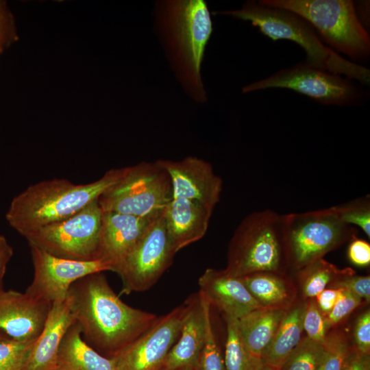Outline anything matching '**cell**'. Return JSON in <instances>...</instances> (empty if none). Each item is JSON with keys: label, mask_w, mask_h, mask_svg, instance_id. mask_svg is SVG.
<instances>
[{"label": "cell", "mask_w": 370, "mask_h": 370, "mask_svg": "<svg viewBox=\"0 0 370 370\" xmlns=\"http://www.w3.org/2000/svg\"><path fill=\"white\" fill-rule=\"evenodd\" d=\"M66 300L83 340L109 358L145 332L158 319L123 302L102 272L75 281Z\"/></svg>", "instance_id": "6da1fadb"}, {"label": "cell", "mask_w": 370, "mask_h": 370, "mask_svg": "<svg viewBox=\"0 0 370 370\" xmlns=\"http://www.w3.org/2000/svg\"><path fill=\"white\" fill-rule=\"evenodd\" d=\"M158 5V28L180 80L195 100L205 101L201 69L212 32L207 4L203 0H169Z\"/></svg>", "instance_id": "7a4b0ae2"}, {"label": "cell", "mask_w": 370, "mask_h": 370, "mask_svg": "<svg viewBox=\"0 0 370 370\" xmlns=\"http://www.w3.org/2000/svg\"><path fill=\"white\" fill-rule=\"evenodd\" d=\"M124 171L125 167L111 169L99 180L85 184L62 178L32 184L12 199L5 219L24 237L76 214L114 184Z\"/></svg>", "instance_id": "3957f363"}, {"label": "cell", "mask_w": 370, "mask_h": 370, "mask_svg": "<svg viewBox=\"0 0 370 370\" xmlns=\"http://www.w3.org/2000/svg\"><path fill=\"white\" fill-rule=\"evenodd\" d=\"M219 13L249 21L273 40L285 39L296 42L305 51L306 62L312 66L369 84V69L342 58L327 47L308 22L290 10L261 1H249L240 9Z\"/></svg>", "instance_id": "277c9868"}, {"label": "cell", "mask_w": 370, "mask_h": 370, "mask_svg": "<svg viewBox=\"0 0 370 370\" xmlns=\"http://www.w3.org/2000/svg\"><path fill=\"white\" fill-rule=\"evenodd\" d=\"M224 270L235 277L264 271L287 273L285 214L267 209L245 217L230 241Z\"/></svg>", "instance_id": "5b68a950"}, {"label": "cell", "mask_w": 370, "mask_h": 370, "mask_svg": "<svg viewBox=\"0 0 370 370\" xmlns=\"http://www.w3.org/2000/svg\"><path fill=\"white\" fill-rule=\"evenodd\" d=\"M290 10L304 18L330 49L353 60H367L370 38L351 0H260Z\"/></svg>", "instance_id": "8992f818"}, {"label": "cell", "mask_w": 370, "mask_h": 370, "mask_svg": "<svg viewBox=\"0 0 370 370\" xmlns=\"http://www.w3.org/2000/svg\"><path fill=\"white\" fill-rule=\"evenodd\" d=\"M173 198L170 175L158 160L125 167L121 178L99 196L98 202L102 211L153 217Z\"/></svg>", "instance_id": "52a82bcc"}, {"label": "cell", "mask_w": 370, "mask_h": 370, "mask_svg": "<svg viewBox=\"0 0 370 370\" xmlns=\"http://www.w3.org/2000/svg\"><path fill=\"white\" fill-rule=\"evenodd\" d=\"M285 231L288 271L295 272L323 258L358 232L343 222L332 207L285 214Z\"/></svg>", "instance_id": "ba28073f"}, {"label": "cell", "mask_w": 370, "mask_h": 370, "mask_svg": "<svg viewBox=\"0 0 370 370\" xmlns=\"http://www.w3.org/2000/svg\"><path fill=\"white\" fill-rule=\"evenodd\" d=\"M102 213L97 199L69 218L24 237L29 247L56 257L79 261L98 260Z\"/></svg>", "instance_id": "9c48e42d"}, {"label": "cell", "mask_w": 370, "mask_h": 370, "mask_svg": "<svg viewBox=\"0 0 370 370\" xmlns=\"http://www.w3.org/2000/svg\"><path fill=\"white\" fill-rule=\"evenodd\" d=\"M271 88L290 89L324 105L349 106L363 97L362 90L350 79L307 62L283 69L267 78L246 85L242 91L247 93Z\"/></svg>", "instance_id": "30bf717a"}, {"label": "cell", "mask_w": 370, "mask_h": 370, "mask_svg": "<svg viewBox=\"0 0 370 370\" xmlns=\"http://www.w3.org/2000/svg\"><path fill=\"white\" fill-rule=\"evenodd\" d=\"M175 254L162 211L152 220L116 269L115 273L123 284L121 293L148 290L169 268Z\"/></svg>", "instance_id": "8fae6325"}, {"label": "cell", "mask_w": 370, "mask_h": 370, "mask_svg": "<svg viewBox=\"0 0 370 370\" xmlns=\"http://www.w3.org/2000/svg\"><path fill=\"white\" fill-rule=\"evenodd\" d=\"M188 309L186 301L156 322L112 358L117 370H161L177 341Z\"/></svg>", "instance_id": "7c38bea8"}, {"label": "cell", "mask_w": 370, "mask_h": 370, "mask_svg": "<svg viewBox=\"0 0 370 370\" xmlns=\"http://www.w3.org/2000/svg\"><path fill=\"white\" fill-rule=\"evenodd\" d=\"M29 247L34 277L25 293L51 304L64 301L69 288L79 279L95 273L111 271L110 265L101 260L65 259L35 247Z\"/></svg>", "instance_id": "4fadbf2b"}, {"label": "cell", "mask_w": 370, "mask_h": 370, "mask_svg": "<svg viewBox=\"0 0 370 370\" xmlns=\"http://www.w3.org/2000/svg\"><path fill=\"white\" fill-rule=\"evenodd\" d=\"M160 162L170 175L173 197L195 200L214 210L220 199L222 180L209 162L195 156Z\"/></svg>", "instance_id": "5bb4252c"}, {"label": "cell", "mask_w": 370, "mask_h": 370, "mask_svg": "<svg viewBox=\"0 0 370 370\" xmlns=\"http://www.w3.org/2000/svg\"><path fill=\"white\" fill-rule=\"evenodd\" d=\"M51 304L14 290L0 293V330L17 341H35L47 319Z\"/></svg>", "instance_id": "9a60e30c"}, {"label": "cell", "mask_w": 370, "mask_h": 370, "mask_svg": "<svg viewBox=\"0 0 370 370\" xmlns=\"http://www.w3.org/2000/svg\"><path fill=\"white\" fill-rule=\"evenodd\" d=\"M156 217L103 211L97 259L108 264L111 271L116 272Z\"/></svg>", "instance_id": "2e32d148"}, {"label": "cell", "mask_w": 370, "mask_h": 370, "mask_svg": "<svg viewBox=\"0 0 370 370\" xmlns=\"http://www.w3.org/2000/svg\"><path fill=\"white\" fill-rule=\"evenodd\" d=\"M186 301L188 309L179 337L169 352L163 369L180 370L195 367L201 352L207 316L212 306L200 291Z\"/></svg>", "instance_id": "e0dca14e"}, {"label": "cell", "mask_w": 370, "mask_h": 370, "mask_svg": "<svg viewBox=\"0 0 370 370\" xmlns=\"http://www.w3.org/2000/svg\"><path fill=\"white\" fill-rule=\"evenodd\" d=\"M199 286L210 305L219 308L224 317L238 319L260 308L240 277L225 270L207 269L199 278Z\"/></svg>", "instance_id": "ac0fdd59"}, {"label": "cell", "mask_w": 370, "mask_h": 370, "mask_svg": "<svg viewBox=\"0 0 370 370\" xmlns=\"http://www.w3.org/2000/svg\"><path fill=\"white\" fill-rule=\"evenodd\" d=\"M213 210L199 201L173 197L163 210L171 243L175 253L206 234Z\"/></svg>", "instance_id": "d6986e66"}, {"label": "cell", "mask_w": 370, "mask_h": 370, "mask_svg": "<svg viewBox=\"0 0 370 370\" xmlns=\"http://www.w3.org/2000/svg\"><path fill=\"white\" fill-rule=\"evenodd\" d=\"M74 321L66 299L53 303L45 326L22 370H56L60 343Z\"/></svg>", "instance_id": "ffe728a7"}, {"label": "cell", "mask_w": 370, "mask_h": 370, "mask_svg": "<svg viewBox=\"0 0 370 370\" xmlns=\"http://www.w3.org/2000/svg\"><path fill=\"white\" fill-rule=\"evenodd\" d=\"M260 308L286 310L297 300V290L287 273L256 272L240 277Z\"/></svg>", "instance_id": "44dd1931"}, {"label": "cell", "mask_w": 370, "mask_h": 370, "mask_svg": "<svg viewBox=\"0 0 370 370\" xmlns=\"http://www.w3.org/2000/svg\"><path fill=\"white\" fill-rule=\"evenodd\" d=\"M56 370H117L114 360L103 356L82 338L74 321L66 332L58 353Z\"/></svg>", "instance_id": "7402d4cb"}, {"label": "cell", "mask_w": 370, "mask_h": 370, "mask_svg": "<svg viewBox=\"0 0 370 370\" xmlns=\"http://www.w3.org/2000/svg\"><path fill=\"white\" fill-rule=\"evenodd\" d=\"M286 310L259 308L238 319V334L249 352L261 358L271 343Z\"/></svg>", "instance_id": "603a6c76"}, {"label": "cell", "mask_w": 370, "mask_h": 370, "mask_svg": "<svg viewBox=\"0 0 370 370\" xmlns=\"http://www.w3.org/2000/svg\"><path fill=\"white\" fill-rule=\"evenodd\" d=\"M306 300H297L284 315L278 329L262 356L264 365L279 369L299 344L304 331L303 320Z\"/></svg>", "instance_id": "cb8c5ba5"}, {"label": "cell", "mask_w": 370, "mask_h": 370, "mask_svg": "<svg viewBox=\"0 0 370 370\" xmlns=\"http://www.w3.org/2000/svg\"><path fill=\"white\" fill-rule=\"evenodd\" d=\"M354 271L351 268L339 269L320 258L296 271L302 299L315 298L332 282Z\"/></svg>", "instance_id": "d4e9b609"}, {"label": "cell", "mask_w": 370, "mask_h": 370, "mask_svg": "<svg viewBox=\"0 0 370 370\" xmlns=\"http://www.w3.org/2000/svg\"><path fill=\"white\" fill-rule=\"evenodd\" d=\"M224 317L227 324L224 358L227 370H262V360L252 355L242 341L236 328V319Z\"/></svg>", "instance_id": "484cf974"}, {"label": "cell", "mask_w": 370, "mask_h": 370, "mask_svg": "<svg viewBox=\"0 0 370 370\" xmlns=\"http://www.w3.org/2000/svg\"><path fill=\"white\" fill-rule=\"evenodd\" d=\"M323 345V354L316 370H342L351 346L346 332L332 329L327 333Z\"/></svg>", "instance_id": "4316f807"}, {"label": "cell", "mask_w": 370, "mask_h": 370, "mask_svg": "<svg viewBox=\"0 0 370 370\" xmlns=\"http://www.w3.org/2000/svg\"><path fill=\"white\" fill-rule=\"evenodd\" d=\"M323 352V343L303 337L280 370H316Z\"/></svg>", "instance_id": "83f0119b"}, {"label": "cell", "mask_w": 370, "mask_h": 370, "mask_svg": "<svg viewBox=\"0 0 370 370\" xmlns=\"http://www.w3.org/2000/svg\"><path fill=\"white\" fill-rule=\"evenodd\" d=\"M338 218L344 223L357 225L370 237V199L366 195L332 206Z\"/></svg>", "instance_id": "f1b7e54d"}, {"label": "cell", "mask_w": 370, "mask_h": 370, "mask_svg": "<svg viewBox=\"0 0 370 370\" xmlns=\"http://www.w3.org/2000/svg\"><path fill=\"white\" fill-rule=\"evenodd\" d=\"M35 341L0 340V370H22Z\"/></svg>", "instance_id": "f546056e"}, {"label": "cell", "mask_w": 370, "mask_h": 370, "mask_svg": "<svg viewBox=\"0 0 370 370\" xmlns=\"http://www.w3.org/2000/svg\"><path fill=\"white\" fill-rule=\"evenodd\" d=\"M195 370H227L212 329L210 312L207 316L204 344Z\"/></svg>", "instance_id": "4dcf8cb0"}, {"label": "cell", "mask_w": 370, "mask_h": 370, "mask_svg": "<svg viewBox=\"0 0 370 370\" xmlns=\"http://www.w3.org/2000/svg\"><path fill=\"white\" fill-rule=\"evenodd\" d=\"M338 289L340 290L339 295L333 308L324 317L328 332L345 320L363 301L354 293L346 290Z\"/></svg>", "instance_id": "1f68e13d"}, {"label": "cell", "mask_w": 370, "mask_h": 370, "mask_svg": "<svg viewBox=\"0 0 370 370\" xmlns=\"http://www.w3.org/2000/svg\"><path fill=\"white\" fill-rule=\"evenodd\" d=\"M303 328L308 338L320 343H323L328 332L326 329L324 317L314 298L306 300Z\"/></svg>", "instance_id": "d6a6232c"}, {"label": "cell", "mask_w": 370, "mask_h": 370, "mask_svg": "<svg viewBox=\"0 0 370 370\" xmlns=\"http://www.w3.org/2000/svg\"><path fill=\"white\" fill-rule=\"evenodd\" d=\"M329 288L348 291L368 303L370 300V277L369 275H356L353 271L332 282Z\"/></svg>", "instance_id": "836d02e7"}, {"label": "cell", "mask_w": 370, "mask_h": 370, "mask_svg": "<svg viewBox=\"0 0 370 370\" xmlns=\"http://www.w3.org/2000/svg\"><path fill=\"white\" fill-rule=\"evenodd\" d=\"M18 39L14 15L6 1L0 0V43L5 49Z\"/></svg>", "instance_id": "e575fe53"}, {"label": "cell", "mask_w": 370, "mask_h": 370, "mask_svg": "<svg viewBox=\"0 0 370 370\" xmlns=\"http://www.w3.org/2000/svg\"><path fill=\"white\" fill-rule=\"evenodd\" d=\"M354 345L362 353H370V312L360 314L354 328Z\"/></svg>", "instance_id": "d590c367"}, {"label": "cell", "mask_w": 370, "mask_h": 370, "mask_svg": "<svg viewBox=\"0 0 370 370\" xmlns=\"http://www.w3.org/2000/svg\"><path fill=\"white\" fill-rule=\"evenodd\" d=\"M349 260L358 267H367L370 264V245L356 237L351 240L347 249Z\"/></svg>", "instance_id": "8d00e7d4"}, {"label": "cell", "mask_w": 370, "mask_h": 370, "mask_svg": "<svg viewBox=\"0 0 370 370\" xmlns=\"http://www.w3.org/2000/svg\"><path fill=\"white\" fill-rule=\"evenodd\" d=\"M342 370H370L369 354L362 353L351 345Z\"/></svg>", "instance_id": "74e56055"}, {"label": "cell", "mask_w": 370, "mask_h": 370, "mask_svg": "<svg viewBox=\"0 0 370 370\" xmlns=\"http://www.w3.org/2000/svg\"><path fill=\"white\" fill-rule=\"evenodd\" d=\"M339 293L338 288H328L324 289L314 298L323 317L327 315L333 308Z\"/></svg>", "instance_id": "f35d334b"}, {"label": "cell", "mask_w": 370, "mask_h": 370, "mask_svg": "<svg viewBox=\"0 0 370 370\" xmlns=\"http://www.w3.org/2000/svg\"><path fill=\"white\" fill-rule=\"evenodd\" d=\"M14 254L12 247L6 238L0 234V293L3 291V278L7 266Z\"/></svg>", "instance_id": "ab89813d"}, {"label": "cell", "mask_w": 370, "mask_h": 370, "mask_svg": "<svg viewBox=\"0 0 370 370\" xmlns=\"http://www.w3.org/2000/svg\"><path fill=\"white\" fill-rule=\"evenodd\" d=\"M262 370H280L279 369H276V368H273V367H269V366H267V365H264V367L262 369Z\"/></svg>", "instance_id": "60d3db41"}, {"label": "cell", "mask_w": 370, "mask_h": 370, "mask_svg": "<svg viewBox=\"0 0 370 370\" xmlns=\"http://www.w3.org/2000/svg\"><path fill=\"white\" fill-rule=\"evenodd\" d=\"M8 336H7L4 333L0 332V340L5 338Z\"/></svg>", "instance_id": "b9f144b4"}, {"label": "cell", "mask_w": 370, "mask_h": 370, "mask_svg": "<svg viewBox=\"0 0 370 370\" xmlns=\"http://www.w3.org/2000/svg\"><path fill=\"white\" fill-rule=\"evenodd\" d=\"M180 370H195L194 367H185V368H183L182 369H180Z\"/></svg>", "instance_id": "7bdbcfd3"}, {"label": "cell", "mask_w": 370, "mask_h": 370, "mask_svg": "<svg viewBox=\"0 0 370 370\" xmlns=\"http://www.w3.org/2000/svg\"><path fill=\"white\" fill-rule=\"evenodd\" d=\"M3 49H4V48L3 47L1 44L0 43V54L3 52Z\"/></svg>", "instance_id": "ee69618b"}, {"label": "cell", "mask_w": 370, "mask_h": 370, "mask_svg": "<svg viewBox=\"0 0 370 370\" xmlns=\"http://www.w3.org/2000/svg\"><path fill=\"white\" fill-rule=\"evenodd\" d=\"M161 370H169V369H161Z\"/></svg>", "instance_id": "f6af8a7d"}]
</instances>
